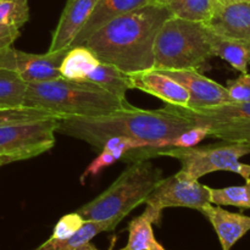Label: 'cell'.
Here are the masks:
<instances>
[{
	"label": "cell",
	"instance_id": "6da1fadb",
	"mask_svg": "<svg viewBox=\"0 0 250 250\" xmlns=\"http://www.w3.org/2000/svg\"><path fill=\"white\" fill-rule=\"evenodd\" d=\"M172 17L163 4H153L119 15L93 32L81 45L98 60L127 75L154 67V42L165 21Z\"/></svg>",
	"mask_w": 250,
	"mask_h": 250
},
{
	"label": "cell",
	"instance_id": "7a4b0ae2",
	"mask_svg": "<svg viewBox=\"0 0 250 250\" xmlns=\"http://www.w3.org/2000/svg\"><path fill=\"white\" fill-rule=\"evenodd\" d=\"M194 126L190 120L166 105L159 110H143L132 105L92 117H65L59 120L56 133L85 142L102 149L112 137H128L155 142L173 138Z\"/></svg>",
	"mask_w": 250,
	"mask_h": 250
},
{
	"label": "cell",
	"instance_id": "3957f363",
	"mask_svg": "<svg viewBox=\"0 0 250 250\" xmlns=\"http://www.w3.org/2000/svg\"><path fill=\"white\" fill-rule=\"evenodd\" d=\"M121 99L92 82L58 78L27 84L24 106L53 112L60 119L92 117L129 106Z\"/></svg>",
	"mask_w": 250,
	"mask_h": 250
},
{
	"label": "cell",
	"instance_id": "277c9868",
	"mask_svg": "<svg viewBox=\"0 0 250 250\" xmlns=\"http://www.w3.org/2000/svg\"><path fill=\"white\" fill-rule=\"evenodd\" d=\"M163 178V170L149 160L133 161L107 189L76 212L85 221L109 222L115 229L132 210L146 203Z\"/></svg>",
	"mask_w": 250,
	"mask_h": 250
},
{
	"label": "cell",
	"instance_id": "5b68a950",
	"mask_svg": "<svg viewBox=\"0 0 250 250\" xmlns=\"http://www.w3.org/2000/svg\"><path fill=\"white\" fill-rule=\"evenodd\" d=\"M250 144L239 142H225L205 146L166 149H133L122 156L126 163L138 160H149L155 156H170L181 163V172L193 180H199L208 173L216 171H229L238 173L248 180L250 178V165L241 163V158L249 155Z\"/></svg>",
	"mask_w": 250,
	"mask_h": 250
},
{
	"label": "cell",
	"instance_id": "8992f818",
	"mask_svg": "<svg viewBox=\"0 0 250 250\" xmlns=\"http://www.w3.org/2000/svg\"><path fill=\"white\" fill-rule=\"evenodd\" d=\"M202 22L170 17L159 29L154 42V70H187L203 67L212 58Z\"/></svg>",
	"mask_w": 250,
	"mask_h": 250
},
{
	"label": "cell",
	"instance_id": "52a82bcc",
	"mask_svg": "<svg viewBox=\"0 0 250 250\" xmlns=\"http://www.w3.org/2000/svg\"><path fill=\"white\" fill-rule=\"evenodd\" d=\"M60 119L0 126V166L36 158L55 146Z\"/></svg>",
	"mask_w": 250,
	"mask_h": 250
},
{
	"label": "cell",
	"instance_id": "ba28073f",
	"mask_svg": "<svg viewBox=\"0 0 250 250\" xmlns=\"http://www.w3.org/2000/svg\"><path fill=\"white\" fill-rule=\"evenodd\" d=\"M146 207L163 214L166 208H189L202 211L211 204L208 186L181 172L163 178L146 199Z\"/></svg>",
	"mask_w": 250,
	"mask_h": 250
},
{
	"label": "cell",
	"instance_id": "9c48e42d",
	"mask_svg": "<svg viewBox=\"0 0 250 250\" xmlns=\"http://www.w3.org/2000/svg\"><path fill=\"white\" fill-rule=\"evenodd\" d=\"M180 83L188 92V109H205L232 102L225 85L208 78L195 68L187 70H159Z\"/></svg>",
	"mask_w": 250,
	"mask_h": 250
},
{
	"label": "cell",
	"instance_id": "30bf717a",
	"mask_svg": "<svg viewBox=\"0 0 250 250\" xmlns=\"http://www.w3.org/2000/svg\"><path fill=\"white\" fill-rule=\"evenodd\" d=\"M205 26L220 37L234 41L250 42V1L216 4Z\"/></svg>",
	"mask_w": 250,
	"mask_h": 250
},
{
	"label": "cell",
	"instance_id": "8fae6325",
	"mask_svg": "<svg viewBox=\"0 0 250 250\" xmlns=\"http://www.w3.org/2000/svg\"><path fill=\"white\" fill-rule=\"evenodd\" d=\"M67 50L32 54L15 49V70L27 84L58 80L61 77L60 66Z\"/></svg>",
	"mask_w": 250,
	"mask_h": 250
},
{
	"label": "cell",
	"instance_id": "7c38bea8",
	"mask_svg": "<svg viewBox=\"0 0 250 250\" xmlns=\"http://www.w3.org/2000/svg\"><path fill=\"white\" fill-rule=\"evenodd\" d=\"M133 89H139L144 93L154 95L173 106L186 107L189 102L188 92L170 76L159 70L141 71L129 75Z\"/></svg>",
	"mask_w": 250,
	"mask_h": 250
},
{
	"label": "cell",
	"instance_id": "4fadbf2b",
	"mask_svg": "<svg viewBox=\"0 0 250 250\" xmlns=\"http://www.w3.org/2000/svg\"><path fill=\"white\" fill-rule=\"evenodd\" d=\"M98 0H67L59 23L54 31L49 50L70 49L77 34L89 19Z\"/></svg>",
	"mask_w": 250,
	"mask_h": 250
},
{
	"label": "cell",
	"instance_id": "5bb4252c",
	"mask_svg": "<svg viewBox=\"0 0 250 250\" xmlns=\"http://www.w3.org/2000/svg\"><path fill=\"white\" fill-rule=\"evenodd\" d=\"M200 212L214 227L222 250H231L232 247L250 231V217L243 214L227 211L214 204L208 205Z\"/></svg>",
	"mask_w": 250,
	"mask_h": 250
},
{
	"label": "cell",
	"instance_id": "9a60e30c",
	"mask_svg": "<svg viewBox=\"0 0 250 250\" xmlns=\"http://www.w3.org/2000/svg\"><path fill=\"white\" fill-rule=\"evenodd\" d=\"M153 4H163V0H98L89 19L77 34L70 48L81 45L93 32L97 31L109 20L138 7Z\"/></svg>",
	"mask_w": 250,
	"mask_h": 250
},
{
	"label": "cell",
	"instance_id": "2e32d148",
	"mask_svg": "<svg viewBox=\"0 0 250 250\" xmlns=\"http://www.w3.org/2000/svg\"><path fill=\"white\" fill-rule=\"evenodd\" d=\"M170 109L198 126H210L221 122L234 121V120H250V102L247 103H229L205 109H188V107L167 105Z\"/></svg>",
	"mask_w": 250,
	"mask_h": 250
},
{
	"label": "cell",
	"instance_id": "e0dca14e",
	"mask_svg": "<svg viewBox=\"0 0 250 250\" xmlns=\"http://www.w3.org/2000/svg\"><path fill=\"white\" fill-rule=\"evenodd\" d=\"M161 214L146 207L143 214L128 224V243L121 250H165L156 241L153 224L160 225Z\"/></svg>",
	"mask_w": 250,
	"mask_h": 250
},
{
	"label": "cell",
	"instance_id": "ac0fdd59",
	"mask_svg": "<svg viewBox=\"0 0 250 250\" xmlns=\"http://www.w3.org/2000/svg\"><path fill=\"white\" fill-rule=\"evenodd\" d=\"M207 37L211 46L212 56H219L222 60L227 61L234 70L239 71L241 73L248 72L250 63V42L246 43V42L224 38V37L212 33L209 28H208Z\"/></svg>",
	"mask_w": 250,
	"mask_h": 250
},
{
	"label": "cell",
	"instance_id": "d6986e66",
	"mask_svg": "<svg viewBox=\"0 0 250 250\" xmlns=\"http://www.w3.org/2000/svg\"><path fill=\"white\" fill-rule=\"evenodd\" d=\"M114 231L109 222L85 221L84 225L67 238L50 237L42 246L33 250H89L90 241L102 232Z\"/></svg>",
	"mask_w": 250,
	"mask_h": 250
},
{
	"label": "cell",
	"instance_id": "ffe728a7",
	"mask_svg": "<svg viewBox=\"0 0 250 250\" xmlns=\"http://www.w3.org/2000/svg\"><path fill=\"white\" fill-rule=\"evenodd\" d=\"M100 63L97 56L83 45L70 48L60 66L61 77L84 82L89 73Z\"/></svg>",
	"mask_w": 250,
	"mask_h": 250
},
{
	"label": "cell",
	"instance_id": "44dd1931",
	"mask_svg": "<svg viewBox=\"0 0 250 250\" xmlns=\"http://www.w3.org/2000/svg\"><path fill=\"white\" fill-rule=\"evenodd\" d=\"M85 81L104 88L107 92L121 98V99H126V93L129 89H133L129 75L122 72L115 66L106 65L103 62H100L89 73Z\"/></svg>",
	"mask_w": 250,
	"mask_h": 250
},
{
	"label": "cell",
	"instance_id": "7402d4cb",
	"mask_svg": "<svg viewBox=\"0 0 250 250\" xmlns=\"http://www.w3.org/2000/svg\"><path fill=\"white\" fill-rule=\"evenodd\" d=\"M216 4V0H163L172 17L202 23L209 21Z\"/></svg>",
	"mask_w": 250,
	"mask_h": 250
},
{
	"label": "cell",
	"instance_id": "603a6c76",
	"mask_svg": "<svg viewBox=\"0 0 250 250\" xmlns=\"http://www.w3.org/2000/svg\"><path fill=\"white\" fill-rule=\"evenodd\" d=\"M27 83L12 67L0 66V107L24 106Z\"/></svg>",
	"mask_w": 250,
	"mask_h": 250
},
{
	"label": "cell",
	"instance_id": "cb8c5ba5",
	"mask_svg": "<svg viewBox=\"0 0 250 250\" xmlns=\"http://www.w3.org/2000/svg\"><path fill=\"white\" fill-rule=\"evenodd\" d=\"M246 185L226 188H210V202L219 207H236L250 209V178Z\"/></svg>",
	"mask_w": 250,
	"mask_h": 250
},
{
	"label": "cell",
	"instance_id": "d4e9b609",
	"mask_svg": "<svg viewBox=\"0 0 250 250\" xmlns=\"http://www.w3.org/2000/svg\"><path fill=\"white\" fill-rule=\"evenodd\" d=\"M209 138L250 144V120H234L208 126Z\"/></svg>",
	"mask_w": 250,
	"mask_h": 250
},
{
	"label": "cell",
	"instance_id": "484cf974",
	"mask_svg": "<svg viewBox=\"0 0 250 250\" xmlns=\"http://www.w3.org/2000/svg\"><path fill=\"white\" fill-rule=\"evenodd\" d=\"M28 20V0H0V24L21 29Z\"/></svg>",
	"mask_w": 250,
	"mask_h": 250
},
{
	"label": "cell",
	"instance_id": "4316f807",
	"mask_svg": "<svg viewBox=\"0 0 250 250\" xmlns=\"http://www.w3.org/2000/svg\"><path fill=\"white\" fill-rule=\"evenodd\" d=\"M46 119H60L53 112L45 111L36 107H0V126L11 124H22V122L39 121Z\"/></svg>",
	"mask_w": 250,
	"mask_h": 250
},
{
	"label": "cell",
	"instance_id": "83f0119b",
	"mask_svg": "<svg viewBox=\"0 0 250 250\" xmlns=\"http://www.w3.org/2000/svg\"><path fill=\"white\" fill-rule=\"evenodd\" d=\"M209 134V128L205 126H198L194 125L192 128L187 129V131L182 132L178 136L173 137V138L165 139V146L163 149L166 148H192V146H197L200 142L208 138Z\"/></svg>",
	"mask_w": 250,
	"mask_h": 250
},
{
	"label": "cell",
	"instance_id": "f1b7e54d",
	"mask_svg": "<svg viewBox=\"0 0 250 250\" xmlns=\"http://www.w3.org/2000/svg\"><path fill=\"white\" fill-rule=\"evenodd\" d=\"M120 159H122L121 154L116 153V151L102 149V153L89 164V166H88L84 170V172L82 173V176H81V183L84 185V181L87 180L89 176H98L104 168L114 165V164L116 163L117 160H120Z\"/></svg>",
	"mask_w": 250,
	"mask_h": 250
},
{
	"label": "cell",
	"instance_id": "f546056e",
	"mask_svg": "<svg viewBox=\"0 0 250 250\" xmlns=\"http://www.w3.org/2000/svg\"><path fill=\"white\" fill-rule=\"evenodd\" d=\"M85 220L78 212H71L59 220L53 229L51 237L54 238H67L75 234L84 225Z\"/></svg>",
	"mask_w": 250,
	"mask_h": 250
},
{
	"label": "cell",
	"instance_id": "4dcf8cb0",
	"mask_svg": "<svg viewBox=\"0 0 250 250\" xmlns=\"http://www.w3.org/2000/svg\"><path fill=\"white\" fill-rule=\"evenodd\" d=\"M225 87L233 103L250 102V73H242L236 80L227 81Z\"/></svg>",
	"mask_w": 250,
	"mask_h": 250
},
{
	"label": "cell",
	"instance_id": "1f68e13d",
	"mask_svg": "<svg viewBox=\"0 0 250 250\" xmlns=\"http://www.w3.org/2000/svg\"><path fill=\"white\" fill-rule=\"evenodd\" d=\"M20 29L0 24V51L11 48L14 42L19 38Z\"/></svg>",
	"mask_w": 250,
	"mask_h": 250
},
{
	"label": "cell",
	"instance_id": "d6a6232c",
	"mask_svg": "<svg viewBox=\"0 0 250 250\" xmlns=\"http://www.w3.org/2000/svg\"><path fill=\"white\" fill-rule=\"evenodd\" d=\"M15 49L7 48L5 50L0 51V66H5V67H12L15 68Z\"/></svg>",
	"mask_w": 250,
	"mask_h": 250
},
{
	"label": "cell",
	"instance_id": "836d02e7",
	"mask_svg": "<svg viewBox=\"0 0 250 250\" xmlns=\"http://www.w3.org/2000/svg\"><path fill=\"white\" fill-rule=\"evenodd\" d=\"M236 1H244V0H216L217 4H229V2H236Z\"/></svg>",
	"mask_w": 250,
	"mask_h": 250
},
{
	"label": "cell",
	"instance_id": "e575fe53",
	"mask_svg": "<svg viewBox=\"0 0 250 250\" xmlns=\"http://www.w3.org/2000/svg\"><path fill=\"white\" fill-rule=\"evenodd\" d=\"M89 250H99L98 248H95V246H93V244H90L89 247ZM109 250H112V244H111V248H110Z\"/></svg>",
	"mask_w": 250,
	"mask_h": 250
},
{
	"label": "cell",
	"instance_id": "d590c367",
	"mask_svg": "<svg viewBox=\"0 0 250 250\" xmlns=\"http://www.w3.org/2000/svg\"><path fill=\"white\" fill-rule=\"evenodd\" d=\"M249 45H250V43H249Z\"/></svg>",
	"mask_w": 250,
	"mask_h": 250
}]
</instances>
